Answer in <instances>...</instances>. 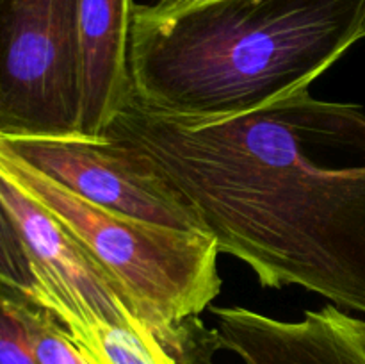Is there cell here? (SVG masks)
Listing matches in <instances>:
<instances>
[{
    "mask_svg": "<svg viewBox=\"0 0 365 364\" xmlns=\"http://www.w3.org/2000/svg\"><path fill=\"white\" fill-rule=\"evenodd\" d=\"M217 341L242 364H365V321L335 303L284 321L246 307L210 305Z\"/></svg>",
    "mask_w": 365,
    "mask_h": 364,
    "instance_id": "7",
    "label": "cell"
},
{
    "mask_svg": "<svg viewBox=\"0 0 365 364\" xmlns=\"http://www.w3.org/2000/svg\"><path fill=\"white\" fill-rule=\"evenodd\" d=\"M205 2H210V0H157V2L148 4V7L152 13L168 16V14L182 13V11H187L191 7L202 6Z\"/></svg>",
    "mask_w": 365,
    "mask_h": 364,
    "instance_id": "13",
    "label": "cell"
},
{
    "mask_svg": "<svg viewBox=\"0 0 365 364\" xmlns=\"http://www.w3.org/2000/svg\"><path fill=\"white\" fill-rule=\"evenodd\" d=\"M134 0H77L82 136L100 138L132 96L128 36Z\"/></svg>",
    "mask_w": 365,
    "mask_h": 364,
    "instance_id": "8",
    "label": "cell"
},
{
    "mask_svg": "<svg viewBox=\"0 0 365 364\" xmlns=\"http://www.w3.org/2000/svg\"><path fill=\"white\" fill-rule=\"evenodd\" d=\"M66 334L89 364H178L153 332L100 321Z\"/></svg>",
    "mask_w": 365,
    "mask_h": 364,
    "instance_id": "9",
    "label": "cell"
},
{
    "mask_svg": "<svg viewBox=\"0 0 365 364\" xmlns=\"http://www.w3.org/2000/svg\"><path fill=\"white\" fill-rule=\"evenodd\" d=\"M364 39H365V29H364Z\"/></svg>",
    "mask_w": 365,
    "mask_h": 364,
    "instance_id": "14",
    "label": "cell"
},
{
    "mask_svg": "<svg viewBox=\"0 0 365 364\" xmlns=\"http://www.w3.org/2000/svg\"><path fill=\"white\" fill-rule=\"evenodd\" d=\"M0 200L31 261L41 288L43 307L59 320L64 330L102 321L153 332L143 321L130 293L56 218L4 175H0Z\"/></svg>",
    "mask_w": 365,
    "mask_h": 364,
    "instance_id": "6",
    "label": "cell"
},
{
    "mask_svg": "<svg viewBox=\"0 0 365 364\" xmlns=\"http://www.w3.org/2000/svg\"><path fill=\"white\" fill-rule=\"evenodd\" d=\"M77 0H0V134H81Z\"/></svg>",
    "mask_w": 365,
    "mask_h": 364,
    "instance_id": "4",
    "label": "cell"
},
{
    "mask_svg": "<svg viewBox=\"0 0 365 364\" xmlns=\"http://www.w3.org/2000/svg\"><path fill=\"white\" fill-rule=\"evenodd\" d=\"M0 175L56 218L134 298L163 343L180 321L210 309L221 291L212 236L146 223L103 211L0 146Z\"/></svg>",
    "mask_w": 365,
    "mask_h": 364,
    "instance_id": "3",
    "label": "cell"
},
{
    "mask_svg": "<svg viewBox=\"0 0 365 364\" xmlns=\"http://www.w3.org/2000/svg\"><path fill=\"white\" fill-rule=\"evenodd\" d=\"M0 284L21 293L43 305L41 288L38 284L25 246L13 218L0 200Z\"/></svg>",
    "mask_w": 365,
    "mask_h": 364,
    "instance_id": "11",
    "label": "cell"
},
{
    "mask_svg": "<svg viewBox=\"0 0 365 364\" xmlns=\"http://www.w3.org/2000/svg\"><path fill=\"white\" fill-rule=\"evenodd\" d=\"M0 146L103 211L207 234L198 213L145 161L109 136H9Z\"/></svg>",
    "mask_w": 365,
    "mask_h": 364,
    "instance_id": "5",
    "label": "cell"
},
{
    "mask_svg": "<svg viewBox=\"0 0 365 364\" xmlns=\"http://www.w3.org/2000/svg\"><path fill=\"white\" fill-rule=\"evenodd\" d=\"M18 295L21 293L0 284V364H38L16 310Z\"/></svg>",
    "mask_w": 365,
    "mask_h": 364,
    "instance_id": "12",
    "label": "cell"
},
{
    "mask_svg": "<svg viewBox=\"0 0 365 364\" xmlns=\"http://www.w3.org/2000/svg\"><path fill=\"white\" fill-rule=\"evenodd\" d=\"M16 310L25 325L38 364H89L46 307L18 295Z\"/></svg>",
    "mask_w": 365,
    "mask_h": 364,
    "instance_id": "10",
    "label": "cell"
},
{
    "mask_svg": "<svg viewBox=\"0 0 365 364\" xmlns=\"http://www.w3.org/2000/svg\"><path fill=\"white\" fill-rule=\"evenodd\" d=\"M365 0H210L155 14L135 4L132 98L184 118H228L312 86L364 39Z\"/></svg>",
    "mask_w": 365,
    "mask_h": 364,
    "instance_id": "2",
    "label": "cell"
},
{
    "mask_svg": "<svg viewBox=\"0 0 365 364\" xmlns=\"http://www.w3.org/2000/svg\"><path fill=\"white\" fill-rule=\"evenodd\" d=\"M103 136L198 213L262 288L298 285L365 314V113L310 88L248 114L184 118L130 96Z\"/></svg>",
    "mask_w": 365,
    "mask_h": 364,
    "instance_id": "1",
    "label": "cell"
}]
</instances>
